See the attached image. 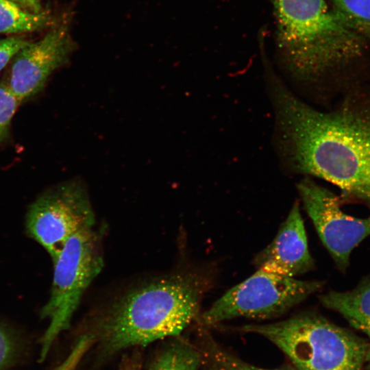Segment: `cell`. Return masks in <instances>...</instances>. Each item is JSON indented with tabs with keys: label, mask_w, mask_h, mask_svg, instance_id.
Segmentation results:
<instances>
[{
	"label": "cell",
	"mask_w": 370,
	"mask_h": 370,
	"mask_svg": "<svg viewBox=\"0 0 370 370\" xmlns=\"http://www.w3.org/2000/svg\"><path fill=\"white\" fill-rule=\"evenodd\" d=\"M367 361L370 362V343H369V347L367 356Z\"/></svg>",
	"instance_id": "cell-22"
},
{
	"label": "cell",
	"mask_w": 370,
	"mask_h": 370,
	"mask_svg": "<svg viewBox=\"0 0 370 370\" xmlns=\"http://www.w3.org/2000/svg\"><path fill=\"white\" fill-rule=\"evenodd\" d=\"M354 30L370 41V0H330Z\"/></svg>",
	"instance_id": "cell-14"
},
{
	"label": "cell",
	"mask_w": 370,
	"mask_h": 370,
	"mask_svg": "<svg viewBox=\"0 0 370 370\" xmlns=\"http://www.w3.org/2000/svg\"><path fill=\"white\" fill-rule=\"evenodd\" d=\"M21 102L5 81L0 82V144L10 136L12 119Z\"/></svg>",
	"instance_id": "cell-16"
},
{
	"label": "cell",
	"mask_w": 370,
	"mask_h": 370,
	"mask_svg": "<svg viewBox=\"0 0 370 370\" xmlns=\"http://www.w3.org/2000/svg\"><path fill=\"white\" fill-rule=\"evenodd\" d=\"M323 285L258 269L234 286L200 316L204 325L238 317L269 319L281 315L299 304Z\"/></svg>",
	"instance_id": "cell-6"
},
{
	"label": "cell",
	"mask_w": 370,
	"mask_h": 370,
	"mask_svg": "<svg viewBox=\"0 0 370 370\" xmlns=\"http://www.w3.org/2000/svg\"><path fill=\"white\" fill-rule=\"evenodd\" d=\"M254 264L258 269L292 278L312 269L314 263L297 202L273 241L256 256Z\"/></svg>",
	"instance_id": "cell-10"
},
{
	"label": "cell",
	"mask_w": 370,
	"mask_h": 370,
	"mask_svg": "<svg viewBox=\"0 0 370 370\" xmlns=\"http://www.w3.org/2000/svg\"><path fill=\"white\" fill-rule=\"evenodd\" d=\"M120 370H140V367L137 362H127L123 365Z\"/></svg>",
	"instance_id": "cell-21"
},
{
	"label": "cell",
	"mask_w": 370,
	"mask_h": 370,
	"mask_svg": "<svg viewBox=\"0 0 370 370\" xmlns=\"http://www.w3.org/2000/svg\"><path fill=\"white\" fill-rule=\"evenodd\" d=\"M96 225L86 186L71 180L52 186L30 205L25 217L27 234L54 260L67 241Z\"/></svg>",
	"instance_id": "cell-7"
},
{
	"label": "cell",
	"mask_w": 370,
	"mask_h": 370,
	"mask_svg": "<svg viewBox=\"0 0 370 370\" xmlns=\"http://www.w3.org/2000/svg\"><path fill=\"white\" fill-rule=\"evenodd\" d=\"M15 352V341L10 331L0 323V370L11 361Z\"/></svg>",
	"instance_id": "cell-19"
},
{
	"label": "cell",
	"mask_w": 370,
	"mask_h": 370,
	"mask_svg": "<svg viewBox=\"0 0 370 370\" xmlns=\"http://www.w3.org/2000/svg\"><path fill=\"white\" fill-rule=\"evenodd\" d=\"M21 8L32 12L38 13L42 12V7L40 0H11Z\"/></svg>",
	"instance_id": "cell-20"
},
{
	"label": "cell",
	"mask_w": 370,
	"mask_h": 370,
	"mask_svg": "<svg viewBox=\"0 0 370 370\" xmlns=\"http://www.w3.org/2000/svg\"><path fill=\"white\" fill-rule=\"evenodd\" d=\"M277 46L287 69L314 80L361 56L365 38L325 0H271Z\"/></svg>",
	"instance_id": "cell-3"
},
{
	"label": "cell",
	"mask_w": 370,
	"mask_h": 370,
	"mask_svg": "<svg viewBox=\"0 0 370 370\" xmlns=\"http://www.w3.org/2000/svg\"><path fill=\"white\" fill-rule=\"evenodd\" d=\"M297 188L321 242L338 268L345 271L352 250L370 235V215L357 218L343 212L340 198L309 178Z\"/></svg>",
	"instance_id": "cell-8"
},
{
	"label": "cell",
	"mask_w": 370,
	"mask_h": 370,
	"mask_svg": "<svg viewBox=\"0 0 370 370\" xmlns=\"http://www.w3.org/2000/svg\"><path fill=\"white\" fill-rule=\"evenodd\" d=\"M239 330L272 342L297 370H362L369 347L361 338L314 312Z\"/></svg>",
	"instance_id": "cell-4"
},
{
	"label": "cell",
	"mask_w": 370,
	"mask_h": 370,
	"mask_svg": "<svg viewBox=\"0 0 370 370\" xmlns=\"http://www.w3.org/2000/svg\"><path fill=\"white\" fill-rule=\"evenodd\" d=\"M93 341L92 338L89 335L86 334H82L66 358L54 370H75Z\"/></svg>",
	"instance_id": "cell-17"
},
{
	"label": "cell",
	"mask_w": 370,
	"mask_h": 370,
	"mask_svg": "<svg viewBox=\"0 0 370 370\" xmlns=\"http://www.w3.org/2000/svg\"><path fill=\"white\" fill-rule=\"evenodd\" d=\"M206 357L208 370H282L264 369L249 364L213 342L208 346Z\"/></svg>",
	"instance_id": "cell-15"
},
{
	"label": "cell",
	"mask_w": 370,
	"mask_h": 370,
	"mask_svg": "<svg viewBox=\"0 0 370 370\" xmlns=\"http://www.w3.org/2000/svg\"><path fill=\"white\" fill-rule=\"evenodd\" d=\"M210 281L204 269L182 266L135 282L96 306L86 334L113 351L177 336L198 316Z\"/></svg>",
	"instance_id": "cell-2"
},
{
	"label": "cell",
	"mask_w": 370,
	"mask_h": 370,
	"mask_svg": "<svg viewBox=\"0 0 370 370\" xmlns=\"http://www.w3.org/2000/svg\"><path fill=\"white\" fill-rule=\"evenodd\" d=\"M29 42L23 36H11L0 40V71L17 52Z\"/></svg>",
	"instance_id": "cell-18"
},
{
	"label": "cell",
	"mask_w": 370,
	"mask_h": 370,
	"mask_svg": "<svg viewBox=\"0 0 370 370\" xmlns=\"http://www.w3.org/2000/svg\"><path fill=\"white\" fill-rule=\"evenodd\" d=\"M319 299L325 307L338 312L352 326L367 335L370 343V278L350 291H330Z\"/></svg>",
	"instance_id": "cell-11"
},
{
	"label": "cell",
	"mask_w": 370,
	"mask_h": 370,
	"mask_svg": "<svg viewBox=\"0 0 370 370\" xmlns=\"http://www.w3.org/2000/svg\"><path fill=\"white\" fill-rule=\"evenodd\" d=\"M274 108L280 147L291 166L370 206V93L354 91L336 110L321 112L284 90Z\"/></svg>",
	"instance_id": "cell-1"
},
{
	"label": "cell",
	"mask_w": 370,
	"mask_h": 370,
	"mask_svg": "<svg viewBox=\"0 0 370 370\" xmlns=\"http://www.w3.org/2000/svg\"><path fill=\"white\" fill-rule=\"evenodd\" d=\"M53 263L49 297L40 311L48 321L40 341V361L69 328L82 296L103 267V234L96 225L79 232L67 241Z\"/></svg>",
	"instance_id": "cell-5"
},
{
	"label": "cell",
	"mask_w": 370,
	"mask_h": 370,
	"mask_svg": "<svg viewBox=\"0 0 370 370\" xmlns=\"http://www.w3.org/2000/svg\"><path fill=\"white\" fill-rule=\"evenodd\" d=\"M75 49L68 26L53 27L40 40L17 52L5 82L21 103L27 101L43 89L49 76L69 61Z\"/></svg>",
	"instance_id": "cell-9"
},
{
	"label": "cell",
	"mask_w": 370,
	"mask_h": 370,
	"mask_svg": "<svg viewBox=\"0 0 370 370\" xmlns=\"http://www.w3.org/2000/svg\"><path fill=\"white\" fill-rule=\"evenodd\" d=\"M51 21L45 11H28L11 0H0V34H18L40 30Z\"/></svg>",
	"instance_id": "cell-12"
},
{
	"label": "cell",
	"mask_w": 370,
	"mask_h": 370,
	"mask_svg": "<svg viewBox=\"0 0 370 370\" xmlns=\"http://www.w3.org/2000/svg\"><path fill=\"white\" fill-rule=\"evenodd\" d=\"M200 362L201 356L194 347L177 341L159 353L150 370H198Z\"/></svg>",
	"instance_id": "cell-13"
}]
</instances>
